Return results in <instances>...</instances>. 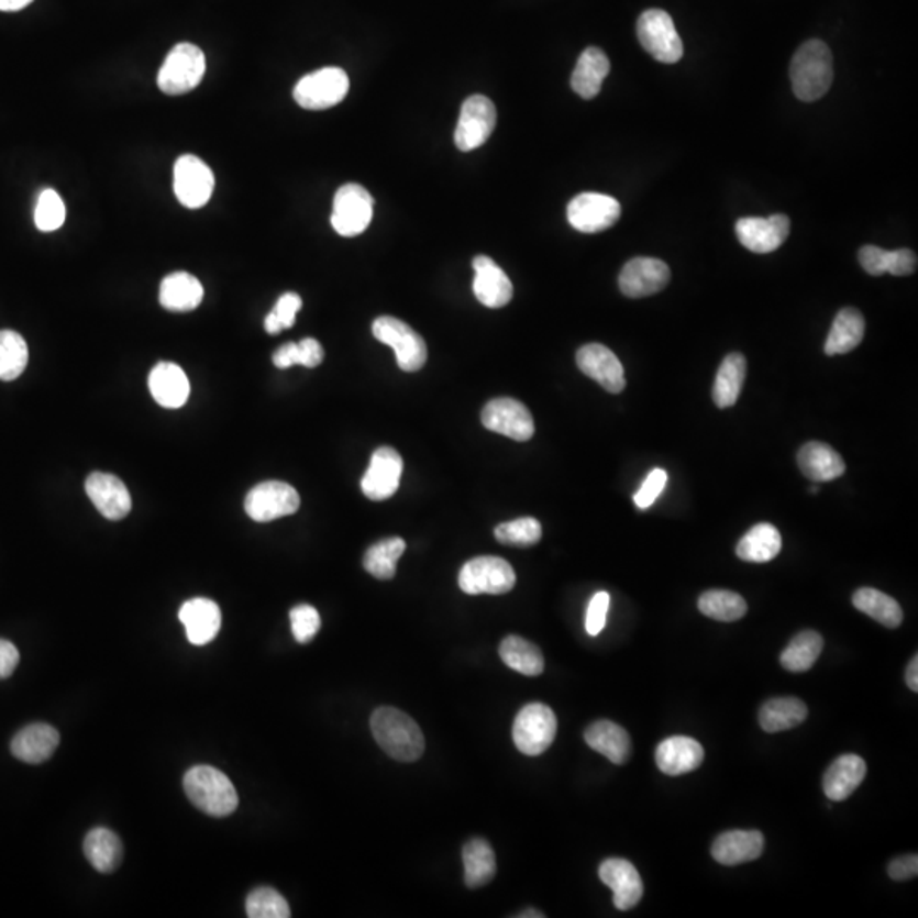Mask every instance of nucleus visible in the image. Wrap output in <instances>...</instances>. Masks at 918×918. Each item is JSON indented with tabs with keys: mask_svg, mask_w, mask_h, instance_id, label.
<instances>
[{
	"mask_svg": "<svg viewBox=\"0 0 918 918\" xmlns=\"http://www.w3.org/2000/svg\"><path fill=\"white\" fill-rule=\"evenodd\" d=\"M373 335L394 349L398 366L403 372L416 373L424 367L428 361V345L409 323L395 317H379L373 322Z\"/></svg>",
	"mask_w": 918,
	"mask_h": 918,
	"instance_id": "8",
	"label": "nucleus"
},
{
	"mask_svg": "<svg viewBox=\"0 0 918 918\" xmlns=\"http://www.w3.org/2000/svg\"><path fill=\"white\" fill-rule=\"evenodd\" d=\"M403 462L394 447L383 446L373 453L369 468L361 480V490L367 499L381 502L390 499L400 487Z\"/></svg>",
	"mask_w": 918,
	"mask_h": 918,
	"instance_id": "18",
	"label": "nucleus"
},
{
	"mask_svg": "<svg viewBox=\"0 0 918 918\" xmlns=\"http://www.w3.org/2000/svg\"><path fill=\"white\" fill-rule=\"evenodd\" d=\"M184 792L192 805L210 817H229L239 806L232 781L210 765H196L184 776Z\"/></svg>",
	"mask_w": 918,
	"mask_h": 918,
	"instance_id": "3",
	"label": "nucleus"
},
{
	"mask_svg": "<svg viewBox=\"0 0 918 918\" xmlns=\"http://www.w3.org/2000/svg\"><path fill=\"white\" fill-rule=\"evenodd\" d=\"M465 883L475 889L488 885L497 873V861L490 843L484 839H473L463 848Z\"/></svg>",
	"mask_w": 918,
	"mask_h": 918,
	"instance_id": "38",
	"label": "nucleus"
},
{
	"mask_svg": "<svg viewBox=\"0 0 918 918\" xmlns=\"http://www.w3.org/2000/svg\"><path fill=\"white\" fill-rule=\"evenodd\" d=\"M852 604L858 611L864 612L889 630H895L904 621V611L899 608V604L881 590L862 587L855 590Z\"/></svg>",
	"mask_w": 918,
	"mask_h": 918,
	"instance_id": "40",
	"label": "nucleus"
},
{
	"mask_svg": "<svg viewBox=\"0 0 918 918\" xmlns=\"http://www.w3.org/2000/svg\"><path fill=\"white\" fill-rule=\"evenodd\" d=\"M789 76L799 101L815 102L823 98L833 82V57L829 46L820 40L799 46L793 57Z\"/></svg>",
	"mask_w": 918,
	"mask_h": 918,
	"instance_id": "2",
	"label": "nucleus"
},
{
	"mask_svg": "<svg viewBox=\"0 0 918 918\" xmlns=\"http://www.w3.org/2000/svg\"><path fill=\"white\" fill-rule=\"evenodd\" d=\"M300 509V495L285 482L255 485L245 497V512L255 522L276 521Z\"/></svg>",
	"mask_w": 918,
	"mask_h": 918,
	"instance_id": "12",
	"label": "nucleus"
},
{
	"mask_svg": "<svg viewBox=\"0 0 918 918\" xmlns=\"http://www.w3.org/2000/svg\"><path fill=\"white\" fill-rule=\"evenodd\" d=\"M585 742L612 764H627L631 755V739L624 728L615 721L599 720L590 725L584 734Z\"/></svg>",
	"mask_w": 918,
	"mask_h": 918,
	"instance_id": "29",
	"label": "nucleus"
},
{
	"mask_svg": "<svg viewBox=\"0 0 918 918\" xmlns=\"http://www.w3.org/2000/svg\"><path fill=\"white\" fill-rule=\"evenodd\" d=\"M556 730L558 721L553 709L541 703H532L516 716L512 727L513 743L522 754L537 757L544 754L551 743L555 742Z\"/></svg>",
	"mask_w": 918,
	"mask_h": 918,
	"instance_id": "5",
	"label": "nucleus"
},
{
	"mask_svg": "<svg viewBox=\"0 0 918 918\" xmlns=\"http://www.w3.org/2000/svg\"><path fill=\"white\" fill-rule=\"evenodd\" d=\"M599 877L604 885L615 893L618 910L627 911L637 907L643 898V881L637 867L627 859H608L599 867Z\"/></svg>",
	"mask_w": 918,
	"mask_h": 918,
	"instance_id": "21",
	"label": "nucleus"
},
{
	"mask_svg": "<svg viewBox=\"0 0 918 918\" xmlns=\"http://www.w3.org/2000/svg\"><path fill=\"white\" fill-rule=\"evenodd\" d=\"M918 656H914L911 659L910 665L907 668V686L910 687L914 693L918 690Z\"/></svg>",
	"mask_w": 918,
	"mask_h": 918,
	"instance_id": "58",
	"label": "nucleus"
},
{
	"mask_svg": "<svg viewBox=\"0 0 918 918\" xmlns=\"http://www.w3.org/2000/svg\"><path fill=\"white\" fill-rule=\"evenodd\" d=\"M84 852L87 861L99 873H111L120 866L123 858V845L120 837L108 829L90 830L84 840Z\"/></svg>",
	"mask_w": 918,
	"mask_h": 918,
	"instance_id": "37",
	"label": "nucleus"
},
{
	"mask_svg": "<svg viewBox=\"0 0 918 918\" xmlns=\"http://www.w3.org/2000/svg\"><path fill=\"white\" fill-rule=\"evenodd\" d=\"M301 305H303V301H301L300 295L285 292L264 320V329H266L267 334H279L283 330L291 329L295 325L298 311L301 310Z\"/></svg>",
	"mask_w": 918,
	"mask_h": 918,
	"instance_id": "48",
	"label": "nucleus"
},
{
	"mask_svg": "<svg viewBox=\"0 0 918 918\" xmlns=\"http://www.w3.org/2000/svg\"><path fill=\"white\" fill-rule=\"evenodd\" d=\"M406 541L401 538H388L373 544L364 555L363 565L367 574L379 580H390L397 574V563L406 553Z\"/></svg>",
	"mask_w": 918,
	"mask_h": 918,
	"instance_id": "42",
	"label": "nucleus"
},
{
	"mask_svg": "<svg viewBox=\"0 0 918 918\" xmlns=\"http://www.w3.org/2000/svg\"><path fill=\"white\" fill-rule=\"evenodd\" d=\"M609 606H611V597H609L608 593H597L590 599L587 616H585V630H587L590 637H597L604 630V627H606Z\"/></svg>",
	"mask_w": 918,
	"mask_h": 918,
	"instance_id": "51",
	"label": "nucleus"
},
{
	"mask_svg": "<svg viewBox=\"0 0 918 918\" xmlns=\"http://www.w3.org/2000/svg\"><path fill=\"white\" fill-rule=\"evenodd\" d=\"M611 62L608 55L596 46L585 49L572 74V89L582 99H594L600 92L604 80L609 76Z\"/></svg>",
	"mask_w": 918,
	"mask_h": 918,
	"instance_id": "31",
	"label": "nucleus"
},
{
	"mask_svg": "<svg viewBox=\"0 0 918 918\" xmlns=\"http://www.w3.org/2000/svg\"><path fill=\"white\" fill-rule=\"evenodd\" d=\"M671 269L655 257H634L619 274V289L628 298H646L667 288Z\"/></svg>",
	"mask_w": 918,
	"mask_h": 918,
	"instance_id": "17",
	"label": "nucleus"
},
{
	"mask_svg": "<svg viewBox=\"0 0 918 918\" xmlns=\"http://www.w3.org/2000/svg\"><path fill=\"white\" fill-rule=\"evenodd\" d=\"M65 203L55 189H45L40 195L36 210H34V223L42 232H55L65 223Z\"/></svg>",
	"mask_w": 918,
	"mask_h": 918,
	"instance_id": "47",
	"label": "nucleus"
},
{
	"mask_svg": "<svg viewBox=\"0 0 918 918\" xmlns=\"http://www.w3.org/2000/svg\"><path fill=\"white\" fill-rule=\"evenodd\" d=\"M86 491L96 509L109 521H121L132 510V495L118 476L92 473L86 480Z\"/></svg>",
	"mask_w": 918,
	"mask_h": 918,
	"instance_id": "20",
	"label": "nucleus"
},
{
	"mask_svg": "<svg viewBox=\"0 0 918 918\" xmlns=\"http://www.w3.org/2000/svg\"><path fill=\"white\" fill-rule=\"evenodd\" d=\"M697 608L708 618L733 622L746 615V602L740 594L730 590H708L697 600Z\"/></svg>",
	"mask_w": 918,
	"mask_h": 918,
	"instance_id": "43",
	"label": "nucleus"
},
{
	"mask_svg": "<svg viewBox=\"0 0 918 918\" xmlns=\"http://www.w3.org/2000/svg\"><path fill=\"white\" fill-rule=\"evenodd\" d=\"M641 46L660 64H677L684 57L681 34L675 30L674 20L662 9H650L640 15L637 24Z\"/></svg>",
	"mask_w": 918,
	"mask_h": 918,
	"instance_id": "6",
	"label": "nucleus"
},
{
	"mask_svg": "<svg viewBox=\"0 0 918 918\" xmlns=\"http://www.w3.org/2000/svg\"><path fill=\"white\" fill-rule=\"evenodd\" d=\"M475 281L473 292L476 300L488 308H502L512 300L513 288L509 276L487 255H478L473 261Z\"/></svg>",
	"mask_w": 918,
	"mask_h": 918,
	"instance_id": "22",
	"label": "nucleus"
},
{
	"mask_svg": "<svg viewBox=\"0 0 918 918\" xmlns=\"http://www.w3.org/2000/svg\"><path fill=\"white\" fill-rule=\"evenodd\" d=\"M373 220V198L360 184H344L335 192L334 208L330 223L342 236H356L369 226Z\"/></svg>",
	"mask_w": 918,
	"mask_h": 918,
	"instance_id": "11",
	"label": "nucleus"
},
{
	"mask_svg": "<svg viewBox=\"0 0 918 918\" xmlns=\"http://www.w3.org/2000/svg\"><path fill=\"white\" fill-rule=\"evenodd\" d=\"M577 366L584 375L599 383L609 394H621L627 387L624 367L606 345L587 344L578 349Z\"/></svg>",
	"mask_w": 918,
	"mask_h": 918,
	"instance_id": "19",
	"label": "nucleus"
},
{
	"mask_svg": "<svg viewBox=\"0 0 918 918\" xmlns=\"http://www.w3.org/2000/svg\"><path fill=\"white\" fill-rule=\"evenodd\" d=\"M783 548L781 532L773 524L762 522L746 532L737 544V556L743 562L767 563L779 555Z\"/></svg>",
	"mask_w": 918,
	"mask_h": 918,
	"instance_id": "35",
	"label": "nucleus"
},
{
	"mask_svg": "<svg viewBox=\"0 0 918 918\" xmlns=\"http://www.w3.org/2000/svg\"><path fill=\"white\" fill-rule=\"evenodd\" d=\"M764 852V836L757 830H730L721 833L711 848L712 858L723 866L755 861Z\"/></svg>",
	"mask_w": 918,
	"mask_h": 918,
	"instance_id": "25",
	"label": "nucleus"
},
{
	"mask_svg": "<svg viewBox=\"0 0 918 918\" xmlns=\"http://www.w3.org/2000/svg\"><path fill=\"white\" fill-rule=\"evenodd\" d=\"M746 376V360L743 354L731 353L725 357L720 369L716 373L712 400L716 407L728 409L739 400Z\"/></svg>",
	"mask_w": 918,
	"mask_h": 918,
	"instance_id": "34",
	"label": "nucleus"
},
{
	"mask_svg": "<svg viewBox=\"0 0 918 918\" xmlns=\"http://www.w3.org/2000/svg\"><path fill=\"white\" fill-rule=\"evenodd\" d=\"M497 124V109L485 96L476 95L463 102L454 143L462 152H472L487 143Z\"/></svg>",
	"mask_w": 918,
	"mask_h": 918,
	"instance_id": "13",
	"label": "nucleus"
},
{
	"mask_svg": "<svg viewBox=\"0 0 918 918\" xmlns=\"http://www.w3.org/2000/svg\"><path fill=\"white\" fill-rule=\"evenodd\" d=\"M621 217V204L612 196L584 192L575 196L566 208V218L582 233H599L611 229Z\"/></svg>",
	"mask_w": 918,
	"mask_h": 918,
	"instance_id": "14",
	"label": "nucleus"
},
{
	"mask_svg": "<svg viewBox=\"0 0 918 918\" xmlns=\"http://www.w3.org/2000/svg\"><path fill=\"white\" fill-rule=\"evenodd\" d=\"M347 92V74L339 67H325L305 76L292 90V96L301 108L322 111L338 106Z\"/></svg>",
	"mask_w": 918,
	"mask_h": 918,
	"instance_id": "9",
	"label": "nucleus"
},
{
	"mask_svg": "<svg viewBox=\"0 0 918 918\" xmlns=\"http://www.w3.org/2000/svg\"><path fill=\"white\" fill-rule=\"evenodd\" d=\"M457 584L468 596H500L513 589L516 572L509 562L499 556H478L463 565Z\"/></svg>",
	"mask_w": 918,
	"mask_h": 918,
	"instance_id": "7",
	"label": "nucleus"
},
{
	"mask_svg": "<svg viewBox=\"0 0 918 918\" xmlns=\"http://www.w3.org/2000/svg\"><path fill=\"white\" fill-rule=\"evenodd\" d=\"M519 917H521V918H526V917H538V918H543V917H544V915H543V914H540V911H537V910H528V911H526V914H521V915H519Z\"/></svg>",
	"mask_w": 918,
	"mask_h": 918,
	"instance_id": "60",
	"label": "nucleus"
},
{
	"mask_svg": "<svg viewBox=\"0 0 918 918\" xmlns=\"http://www.w3.org/2000/svg\"><path fill=\"white\" fill-rule=\"evenodd\" d=\"M823 650V638L817 631H801L793 638L792 643L781 653V665L786 671L806 672L817 664L818 656Z\"/></svg>",
	"mask_w": 918,
	"mask_h": 918,
	"instance_id": "41",
	"label": "nucleus"
},
{
	"mask_svg": "<svg viewBox=\"0 0 918 918\" xmlns=\"http://www.w3.org/2000/svg\"><path fill=\"white\" fill-rule=\"evenodd\" d=\"M864 332H866V322L861 311L852 307L842 308L837 313L832 330L825 342V354L837 356V354L851 353L861 344Z\"/></svg>",
	"mask_w": 918,
	"mask_h": 918,
	"instance_id": "33",
	"label": "nucleus"
},
{
	"mask_svg": "<svg viewBox=\"0 0 918 918\" xmlns=\"http://www.w3.org/2000/svg\"><path fill=\"white\" fill-rule=\"evenodd\" d=\"M482 424L488 431L524 443L534 435V419L531 412L513 398H495L488 401L482 412Z\"/></svg>",
	"mask_w": 918,
	"mask_h": 918,
	"instance_id": "16",
	"label": "nucleus"
},
{
	"mask_svg": "<svg viewBox=\"0 0 918 918\" xmlns=\"http://www.w3.org/2000/svg\"><path fill=\"white\" fill-rule=\"evenodd\" d=\"M888 255L889 251H885V248L866 245L859 251V263L871 276H883L888 269Z\"/></svg>",
	"mask_w": 918,
	"mask_h": 918,
	"instance_id": "52",
	"label": "nucleus"
},
{
	"mask_svg": "<svg viewBox=\"0 0 918 918\" xmlns=\"http://www.w3.org/2000/svg\"><path fill=\"white\" fill-rule=\"evenodd\" d=\"M323 347L317 339L307 338L298 342V364L305 367H317L323 361Z\"/></svg>",
	"mask_w": 918,
	"mask_h": 918,
	"instance_id": "54",
	"label": "nucleus"
},
{
	"mask_svg": "<svg viewBox=\"0 0 918 918\" xmlns=\"http://www.w3.org/2000/svg\"><path fill=\"white\" fill-rule=\"evenodd\" d=\"M20 650L8 640H0V681L11 677L12 672L20 665Z\"/></svg>",
	"mask_w": 918,
	"mask_h": 918,
	"instance_id": "56",
	"label": "nucleus"
},
{
	"mask_svg": "<svg viewBox=\"0 0 918 918\" xmlns=\"http://www.w3.org/2000/svg\"><path fill=\"white\" fill-rule=\"evenodd\" d=\"M203 285L192 274L173 273L162 281L158 300L169 311H191L203 301Z\"/></svg>",
	"mask_w": 918,
	"mask_h": 918,
	"instance_id": "32",
	"label": "nucleus"
},
{
	"mask_svg": "<svg viewBox=\"0 0 918 918\" xmlns=\"http://www.w3.org/2000/svg\"><path fill=\"white\" fill-rule=\"evenodd\" d=\"M30 351L23 335L14 330H0V379L20 378L27 366Z\"/></svg>",
	"mask_w": 918,
	"mask_h": 918,
	"instance_id": "44",
	"label": "nucleus"
},
{
	"mask_svg": "<svg viewBox=\"0 0 918 918\" xmlns=\"http://www.w3.org/2000/svg\"><path fill=\"white\" fill-rule=\"evenodd\" d=\"M291 619L292 637L297 638L298 643H308L313 640L322 627V619H320L319 611L311 608L308 604H301L297 608H292L289 612Z\"/></svg>",
	"mask_w": 918,
	"mask_h": 918,
	"instance_id": "49",
	"label": "nucleus"
},
{
	"mask_svg": "<svg viewBox=\"0 0 918 918\" xmlns=\"http://www.w3.org/2000/svg\"><path fill=\"white\" fill-rule=\"evenodd\" d=\"M867 767L864 759L848 754L836 759L823 776V792L830 801H843L861 786L866 777Z\"/></svg>",
	"mask_w": 918,
	"mask_h": 918,
	"instance_id": "28",
	"label": "nucleus"
},
{
	"mask_svg": "<svg viewBox=\"0 0 918 918\" xmlns=\"http://www.w3.org/2000/svg\"><path fill=\"white\" fill-rule=\"evenodd\" d=\"M245 910H247V917L251 918L291 917V910H289L288 902H286V899L283 898V895H279L276 889L267 888V886L254 889V892L247 896Z\"/></svg>",
	"mask_w": 918,
	"mask_h": 918,
	"instance_id": "46",
	"label": "nucleus"
},
{
	"mask_svg": "<svg viewBox=\"0 0 918 918\" xmlns=\"http://www.w3.org/2000/svg\"><path fill=\"white\" fill-rule=\"evenodd\" d=\"M810 491H811V494H818V491H820V488L814 487V488H811Z\"/></svg>",
	"mask_w": 918,
	"mask_h": 918,
	"instance_id": "61",
	"label": "nucleus"
},
{
	"mask_svg": "<svg viewBox=\"0 0 918 918\" xmlns=\"http://www.w3.org/2000/svg\"><path fill=\"white\" fill-rule=\"evenodd\" d=\"M667 482L668 475L665 469H652L646 476V480L641 485L640 490L634 494V504H637L638 509H649L650 506H653V502L659 499V495L664 491Z\"/></svg>",
	"mask_w": 918,
	"mask_h": 918,
	"instance_id": "50",
	"label": "nucleus"
},
{
	"mask_svg": "<svg viewBox=\"0 0 918 918\" xmlns=\"http://www.w3.org/2000/svg\"><path fill=\"white\" fill-rule=\"evenodd\" d=\"M808 716V708L798 697H776L765 703L759 712V723L767 733L792 730L799 727Z\"/></svg>",
	"mask_w": 918,
	"mask_h": 918,
	"instance_id": "36",
	"label": "nucleus"
},
{
	"mask_svg": "<svg viewBox=\"0 0 918 918\" xmlns=\"http://www.w3.org/2000/svg\"><path fill=\"white\" fill-rule=\"evenodd\" d=\"M214 191L213 170L196 155H180L174 165V192L183 207L199 210Z\"/></svg>",
	"mask_w": 918,
	"mask_h": 918,
	"instance_id": "10",
	"label": "nucleus"
},
{
	"mask_svg": "<svg viewBox=\"0 0 918 918\" xmlns=\"http://www.w3.org/2000/svg\"><path fill=\"white\" fill-rule=\"evenodd\" d=\"M888 874L892 880L907 881L918 874V858L915 854L902 855L889 862Z\"/></svg>",
	"mask_w": 918,
	"mask_h": 918,
	"instance_id": "55",
	"label": "nucleus"
},
{
	"mask_svg": "<svg viewBox=\"0 0 918 918\" xmlns=\"http://www.w3.org/2000/svg\"><path fill=\"white\" fill-rule=\"evenodd\" d=\"M152 397L164 409H180L188 401L189 379L183 367L174 363H158L148 376Z\"/></svg>",
	"mask_w": 918,
	"mask_h": 918,
	"instance_id": "26",
	"label": "nucleus"
},
{
	"mask_svg": "<svg viewBox=\"0 0 918 918\" xmlns=\"http://www.w3.org/2000/svg\"><path fill=\"white\" fill-rule=\"evenodd\" d=\"M543 537L541 522L534 518H521L504 522L495 528V540L507 546L528 548L540 543Z\"/></svg>",
	"mask_w": 918,
	"mask_h": 918,
	"instance_id": "45",
	"label": "nucleus"
},
{
	"mask_svg": "<svg viewBox=\"0 0 918 918\" xmlns=\"http://www.w3.org/2000/svg\"><path fill=\"white\" fill-rule=\"evenodd\" d=\"M204 71H207V57H204L203 49L191 43H179L165 57L164 65L158 71L157 84L165 95H188L201 84Z\"/></svg>",
	"mask_w": 918,
	"mask_h": 918,
	"instance_id": "4",
	"label": "nucleus"
},
{
	"mask_svg": "<svg viewBox=\"0 0 918 918\" xmlns=\"http://www.w3.org/2000/svg\"><path fill=\"white\" fill-rule=\"evenodd\" d=\"M372 731L378 745L398 762H416L422 757L425 740L419 725L406 712L381 706L372 716Z\"/></svg>",
	"mask_w": 918,
	"mask_h": 918,
	"instance_id": "1",
	"label": "nucleus"
},
{
	"mask_svg": "<svg viewBox=\"0 0 918 918\" xmlns=\"http://www.w3.org/2000/svg\"><path fill=\"white\" fill-rule=\"evenodd\" d=\"M917 270V254L910 248L889 252L888 270L893 276H910Z\"/></svg>",
	"mask_w": 918,
	"mask_h": 918,
	"instance_id": "53",
	"label": "nucleus"
},
{
	"mask_svg": "<svg viewBox=\"0 0 918 918\" xmlns=\"http://www.w3.org/2000/svg\"><path fill=\"white\" fill-rule=\"evenodd\" d=\"M798 466L806 478L817 484L836 480L845 473L843 457L829 444L817 443V441L806 443L799 450Z\"/></svg>",
	"mask_w": 918,
	"mask_h": 918,
	"instance_id": "30",
	"label": "nucleus"
},
{
	"mask_svg": "<svg viewBox=\"0 0 918 918\" xmlns=\"http://www.w3.org/2000/svg\"><path fill=\"white\" fill-rule=\"evenodd\" d=\"M58 743H60V734L55 728L45 723H34L15 734L12 739L11 752L15 759L26 764H42L52 757Z\"/></svg>",
	"mask_w": 918,
	"mask_h": 918,
	"instance_id": "27",
	"label": "nucleus"
},
{
	"mask_svg": "<svg viewBox=\"0 0 918 918\" xmlns=\"http://www.w3.org/2000/svg\"><path fill=\"white\" fill-rule=\"evenodd\" d=\"M179 619L192 645H208L222 628V611L218 608V604L203 597H196L184 602Z\"/></svg>",
	"mask_w": 918,
	"mask_h": 918,
	"instance_id": "23",
	"label": "nucleus"
},
{
	"mask_svg": "<svg viewBox=\"0 0 918 918\" xmlns=\"http://www.w3.org/2000/svg\"><path fill=\"white\" fill-rule=\"evenodd\" d=\"M734 232L740 244L754 254H771L786 242L792 232V222L786 214H771L767 218H740Z\"/></svg>",
	"mask_w": 918,
	"mask_h": 918,
	"instance_id": "15",
	"label": "nucleus"
},
{
	"mask_svg": "<svg viewBox=\"0 0 918 918\" xmlns=\"http://www.w3.org/2000/svg\"><path fill=\"white\" fill-rule=\"evenodd\" d=\"M656 765L667 776L693 773L705 761V749L689 737H671L660 743L655 754Z\"/></svg>",
	"mask_w": 918,
	"mask_h": 918,
	"instance_id": "24",
	"label": "nucleus"
},
{
	"mask_svg": "<svg viewBox=\"0 0 918 918\" xmlns=\"http://www.w3.org/2000/svg\"><path fill=\"white\" fill-rule=\"evenodd\" d=\"M274 366L279 369H288V367L298 364V344L297 342H288L273 354Z\"/></svg>",
	"mask_w": 918,
	"mask_h": 918,
	"instance_id": "57",
	"label": "nucleus"
},
{
	"mask_svg": "<svg viewBox=\"0 0 918 918\" xmlns=\"http://www.w3.org/2000/svg\"><path fill=\"white\" fill-rule=\"evenodd\" d=\"M499 653L504 664L512 671L519 672V674L528 675V677H537V675L543 674V653L534 643L524 640V638L516 637V634L504 638L499 646Z\"/></svg>",
	"mask_w": 918,
	"mask_h": 918,
	"instance_id": "39",
	"label": "nucleus"
},
{
	"mask_svg": "<svg viewBox=\"0 0 918 918\" xmlns=\"http://www.w3.org/2000/svg\"><path fill=\"white\" fill-rule=\"evenodd\" d=\"M33 0H0V11L14 12L27 8Z\"/></svg>",
	"mask_w": 918,
	"mask_h": 918,
	"instance_id": "59",
	"label": "nucleus"
}]
</instances>
